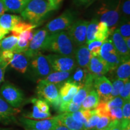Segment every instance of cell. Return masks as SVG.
<instances>
[{"label":"cell","instance_id":"7","mask_svg":"<svg viewBox=\"0 0 130 130\" xmlns=\"http://www.w3.org/2000/svg\"><path fill=\"white\" fill-rule=\"evenodd\" d=\"M37 94L40 98H42L51 104L58 100L59 95V88L61 84H54L47 82L43 79H39L37 82Z\"/></svg>","mask_w":130,"mask_h":130},{"label":"cell","instance_id":"44","mask_svg":"<svg viewBox=\"0 0 130 130\" xmlns=\"http://www.w3.org/2000/svg\"><path fill=\"white\" fill-rule=\"evenodd\" d=\"M71 113V116H72L73 119H74L75 121L83 123V124H84V125L87 123V119H86L85 117L83 116V115L82 112L81 111L80 109H79V110H78L77 111H75L73 112V113Z\"/></svg>","mask_w":130,"mask_h":130},{"label":"cell","instance_id":"34","mask_svg":"<svg viewBox=\"0 0 130 130\" xmlns=\"http://www.w3.org/2000/svg\"><path fill=\"white\" fill-rule=\"evenodd\" d=\"M122 21L119 27L118 28V30L121 34V35L124 39L130 37V24L129 19L123 18Z\"/></svg>","mask_w":130,"mask_h":130},{"label":"cell","instance_id":"2","mask_svg":"<svg viewBox=\"0 0 130 130\" xmlns=\"http://www.w3.org/2000/svg\"><path fill=\"white\" fill-rule=\"evenodd\" d=\"M75 45L67 32L63 31L50 34L43 50L63 56L74 57Z\"/></svg>","mask_w":130,"mask_h":130},{"label":"cell","instance_id":"38","mask_svg":"<svg viewBox=\"0 0 130 130\" xmlns=\"http://www.w3.org/2000/svg\"><path fill=\"white\" fill-rule=\"evenodd\" d=\"M96 114L101 116H108L109 108L107 104V102L100 101L98 106L95 108Z\"/></svg>","mask_w":130,"mask_h":130},{"label":"cell","instance_id":"11","mask_svg":"<svg viewBox=\"0 0 130 130\" xmlns=\"http://www.w3.org/2000/svg\"><path fill=\"white\" fill-rule=\"evenodd\" d=\"M31 59V66L32 69L38 77L45 78L54 71L46 56L40 53L35 55Z\"/></svg>","mask_w":130,"mask_h":130},{"label":"cell","instance_id":"16","mask_svg":"<svg viewBox=\"0 0 130 130\" xmlns=\"http://www.w3.org/2000/svg\"><path fill=\"white\" fill-rule=\"evenodd\" d=\"M87 69L89 73L96 76L104 75L109 72L107 63L100 56H91Z\"/></svg>","mask_w":130,"mask_h":130},{"label":"cell","instance_id":"20","mask_svg":"<svg viewBox=\"0 0 130 130\" xmlns=\"http://www.w3.org/2000/svg\"><path fill=\"white\" fill-rule=\"evenodd\" d=\"M56 118L70 130H85L84 124L75 121L70 113H60Z\"/></svg>","mask_w":130,"mask_h":130},{"label":"cell","instance_id":"33","mask_svg":"<svg viewBox=\"0 0 130 130\" xmlns=\"http://www.w3.org/2000/svg\"><path fill=\"white\" fill-rule=\"evenodd\" d=\"M102 42L94 40L93 41L86 43L87 48L90 51L92 56H99L100 54Z\"/></svg>","mask_w":130,"mask_h":130},{"label":"cell","instance_id":"12","mask_svg":"<svg viewBox=\"0 0 130 130\" xmlns=\"http://www.w3.org/2000/svg\"><path fill=\"white\" fill-rule=\"evenodd\" d=\"M93 87L98 94L100 101L108 102L112 98L111 83L105 76L95 75Z\"/></svg>","mask_w":130,"mask_h":130},{"label":"cell","instance_id":"14","mask_svg":"<svg viewBox=\"0 0 130 130\" xmlns=\"http://www.w3.org/2000/svg\"><path fill=\"white\" fill-rule=\"evenodd\" d=\"M19 122L23 127L31 128L37 130H53L54 127L57 123L58 120L56 117L52 119H46L40 121L21 117L19 118Z\"/></svg>","mask_w":130,"mask_h":130},{"label":"cell","instance_id":"50","mask_svg":"<svg viewBox=\"0 0 130 130\" xmlns=\"http://www.w3.org/2000/svg\"><path fill=\"white\" fill-rule=\"evenodd\" d=\"M9 32H10L9 31L2 28L1 27H0V40L3 39V38H4V37L6 36V35H7V34H9Z\"/></svg>","mask_w":130,"mask_h":130},{"label":"cell","instance_id":"56","mask_svg":"<svg viewBox=\"0 0 130 130\" xmlns=\"http://www.w3.org/2000/svg\"><path fill=\"white\" fill-rule=\"evenodd\" d=\"M0 130H15L12 129V128H0Z\"/></svg>","mask_w":130,"mask_h":130},{"label":"cell","instance_id":"46","mask_svg":"<svg viewBox=\"0 0 130 130\" xmlns=\"http://www.w3.org/2000/svg\"><path fill=\"white\" fill-rule=\"evenodd\" d=\"M8 65H9V63L5 61L0 57V86L4 81L5 72H6V70L7 69Z\"/></svg>","mask_w":130,"mask_h":130},{"label":"cell","instance_id":"4","mask_svg":"<svg viewBox=\"0 0 130 130\" xmlns=\"http://www.w3.org/2000/svg\"><path fill=\"white\" fill-rule=\"evenodd\" d=\"M0 96L9 104L14 108H19L25 100L22 90L8 82L4 83L1 86L0 88Z\"/></svg>","mask_w":130,"mask_h":130},{"label":"cell","instance_id":"27","mask_svg":"<svg viewBox=\"0 0 130 130\" xmlns=\"http://www.w3.org/2000/svg\"><path fill=\"white\" fill-rule=\"evenodd\" d=\"M18 40V37L13 35L0 40V51H6V50H10L13 51L17 44Z\"/></svg>","mask_w":130,"mask_h":130},{"label":"cell","instance_id":"28","mask_svg":"<svg viewBox=\"0 0 130 130\" xmlns=\"http://www.w3.org/2000/svg\"><path fill=\"white\" fill-rule=\"evenodd\" d=\"M88 73L89 71L87 69H84V68L80 67L77 68L75 71L74 74L73 75L72 78L69 79V80L78 84L80 86H82L84 85V81H85Z\"/></svg>","mask_w":130,"mask_h":130},{"label":"cell","instance_id":"6","mask_svg":"<svg viewBox=\"0 0 130 130\" xmlns=\"http://www.w3.org/2000/svg\"><path fill=\"white\" fill-rule=\"evenodd\" d=\"M75 21V14L69 10L65 11L46 24L45 29L50 34L63 31L71 27Z\"/></svg>","mask_w":130,"mask_h":130},{"label":"cell","instance_id":"36","mask_svg":"<svg viewBox=\"0 0 130 130\" xmlns=\"http://www.w3.org/2000/svg\"><path fill=\"white\" fill-rule=\"evenodd\" d=\"M91 111H92V115L87 120V123L84 125L85 130H93L95 128L98 122L100 119V116L96 114L95 109L91 110Z\"/></svg>","mask_w":130,"mask_h":130},{"label":"cell","instance_id":"17","mask_svg":"<svg viewBox=\"0 0 130 130\" xmlns=\"http://www.w3.org/2000/svg\"><path fill=\"white\" fill-rule=\"evenodd\" d=\"M81 86L68 79L60 84L59 88V95L63 102H70L74 95L77 93Z\"/></svg>","mask_w":130,"mask_h":130},{"label":"cell","instance_id":"48","mask_svg":"<svg viewBox=\"0 0 130 130\" xmlns=\"http://www.w3.org/2000/svg\"><path fill=\"white\" fill-rule=\"evenodd\" d=\"M112 125L110 130H122L121 121L119 120H113L111 121Z\"/></svg>","mask_w":130,"mask_h":130},{"label":"cell","instance_id":"31","mask_svg":"<svg viewBox=\"0 0 130 130\" xmlns=\"http://www.w3.org/2000/svg\"><path fill=\"white\" fill-rule=\"evenodd\" d=\"M37 25L31 24L30 22H26L23 21H21L14 26V28L11 31L12 35L18 37L19 34L22 31L26 30H32L37 27Z\"/></svg>","mask_w":130,"mask_h":130},{"label":"cell","instance_id":"54","mask_svg":"<svg viewBox=\"0 0 130 130\" xmlns=\"http://www.w3.org/2000/svg\"><path fill=\"white\" fill-rule=\"evenodd\" d=\"M125 41L126 45L127 46V48H128V50H130V37H128V38L124 39Z\"/></svg>","mask_w":130,"mask_h":130},{"label":"cell","instance_id":"40","mask_svg":"<svg viewBox=\"0 0 130 130\" xmlns=\"http://www.w3.org/2000/svg\"><path fill=\"white\" fill-rule=\"evenodd\" d=\"M120 14L123 16V18L128 19L130 15V0H125L120 5Z\"/></svg>","mask_w":130,"mask_h":130},{"label":"cell","instance_id":"32","mask_svg":"<svg viewBox=\"0 0 130 130\" xmlns=\"http://www.w3.org/2000/svg\"><path fill=\"white\" fill-rule=\"evenodd\" d=\"M23 117L28 119H31L43 120L50 118L51 117V115L50 112H48V113H43V112L40 111L39 110V108L36 105H34L33 108H32V111L31 113L24 114Z\"/></svg>","mask_w":130,"mask_h":130},{"label":"cell","instance_id":"52","mask_svg":"<svg viewBox=\"0 0 130 130\" xmlns=\"http://www.w3.org/2000/svg\"><path fill=\"white\" fill-rule=\"evenodd\" d=\"M5 12H6V11H5L4 4H3L2 0H0V16L2 15L3 14H4V13Z\"/></svg>","mask_w":130,"mask_h":130},{"label":"cell","instance_id":"9","mask_svg":"<svg viewBox=\"0 0 130 130\" xmlns=\"http://www.w3.org/2000/svg\"><path fill=\"white\" fill-rule=\"evenodd\" d=\"M50 33L45 28L39 29L34 32L32 39L30 42L28 50L24 53L30 58L43 50Z\"/></svg>","mask_w":130,"mask_h":130},{"label":"cell","instance_id":"29","mask_svg":"<svg viewBox=\"0 0 130 130\" xmlns=\"http://www.w3.org/2000/svg\"><path fill=\"white\" fill-rule=\"evenodd\" d=\"M98 21L96 18L92 19L90 22H89L86 31V43H88L89 42L95 40L96 32L97 31Z\"/></svg>","mask_w":130,"mask_h":130},{"label":"cell","instance_id":"47","mask_svg":"<svg viewBox=\"0 0 130 130\" xmlns=\"http://www.w3.org/2000/svg\"><path fill=\"white\" fill-rule=\"evenodd\" d=\"M14 55V52L10 50H6V51H0V57L3 58L5 61H6L7 63L10 62L11 60L12 59Z\"/></svg>","mask_w":130,"mask_h":130},{"label":"cell","instance_id":"21","mask_svg":"<svg viewBox=\"0 0 130 130\" xmlns=\"http://www.w3.org/2000/svg\"><path fill=\"white\" fill-rule=\"evenodd\" d=\"M30 0H2L5 11L21 13Z\"/></svg>","mask_w":130,"mask_h":130},{"label":"cell","instance_id":"13","mask_svg":"<svg viewBox=\"0 0 130 130\" xmlns=\"http://www.w3.org/2000/svg\"><path fill=\"white\" fill-rule=\"evenodd\" d=\"M20 112L18 108L11 106L0 96V123L4 125L16 123V117Z\"/></svg>","mask_w":130,"mask_h":130},{"label":"cell","instance_id":"39","mask_svg":"<svg viewBox=\"0 0 130 130\" xmlns=\"http://www.w3.org/2000/svg\"><path fill=\"white\" fill-rule=\"evenodd\" d=\"M108 117H109L111 121L116 119L121 121L123 119L122 108L115 107V108H113L110 109L109 113H108Z\"/></svg>","mask_w":130,"mask_h":130},{"label":"cell","instance_id":"26","mask_svg":"<svg viewBox=\"0 0 130 130\" xmlns=\"http://www.w3.org/2000/svg\"><path fill=\"white\" fill-rule=\"evenodd\" d=\"M111 34V30L107 24L105 22L100 21L98 22V29L96 32L95 40L103 42L108 38Z\"/></svg>","mask_w":130,"mask_h":130},{"label":"cell","instance_id":"42","mask_svg":"<svg viewBox=\"0 0 130 130\" xmlns=\"http://www.w3.org/2000/svg\"><path fill=\"white\" fill-rule=\"evenodd\" d=\"M120 97L123 99L124 100H130V82L129 79L125 81L124 86H123L122 90L119 94Z\"/></svg>","mask_w":130,"mask_h":130},{"label":"cell","instance_id":"35","mask_svg":"<svg viewBox=\"0 0 130 130\" xmlns=\"http://www.w3.org/2000/svg\"><path fill=\"white\" fill-rule=\"evenodd\" d=\"M125 81L122 80L120 79H115L112 83L111 86H112V90H111V96L112 98L117 96L119 95V94L121 93V91L122 90L123 86H124Z\"/></svg>","mask_w":130,"mask_h":130},{"label":"cell","instance_id":"41","mask_svg":"<svg viewBox=\"0 0 130 130\" xmlns=\"http://www.w3.org/2000/svg\"><path fill=\"white\" fill-rule=\"evenodd\" d=\"M124 100L120 97L119 96H117L111 98L109 101L107 102V104L109 109L115 108V107H119L122 108V105L124 103Z\"/></svg>","mask_w":130,"mask_h":130},{"label":"cell","instance_id":"3","mask_svg":"<svg viewBox=\"0 0 130 130\" xmlns=\"http://www.w3.org/2000/svg\"><path fill=\"white\" fill-rule=\"evenodd\" d=\"M100 20L105 22L111 32L120 19V3L118 1H109L104 3L98 11Z\"/></svg>","mask_w":130,"mask_h":130},{"label":"cell","instance_id":"23","mask_svg":"<svg viewBox=\"0 0 130 130\" xmlns=\"http://www.w3.org/2000/svg\"><path fill=\"white\" fill-rule=\"evenodd\" d=\"M100 101L98 94L95 89H93L87 94L81 103V109L93 110L95 109Z\"/></svg>","mask_w":130,"mask_h":130},{"label":"cell","instance_id":"37","mask_svg":"<svg viewBox=\"0 0 130 130\" xmlns=\"http://www.w3.org/2000/svg\"><path fill=\"white\" fill-rule=\"evenodd\" d=\"M31 101L34 105H36L40 111L43 113H48L50 112V105L48 102L43 100V99H37L32 98Z\"/></svg>","mask_w":130,"mask_h":130},{"label":"cell","instance_id":"5","mask_svg":"<svg viewBox=\"0 0 130 130\" xmlns=\"http://www.w3.org/2000/svg\"><path fill=\"white\" fill-rule=\"evenodd\" d=\"M100 56L106 61L110 72L115 71L123 61L116 51L111 40L108 39L102 42Z\"/></svg>","mask_w":130,"mask_h":130},{"label":"cell","instance_id":"8","mask_svg":"<svg viewBox=\"0 0 130 130\" xmlns=\"http://www.w3.org/2000/svg\"><path fill=\"white\" fill-rule=\"evenodd\" d=\"M54 71L72 72L77 66L75 57L60 54H49L46 56Z\"/></svg>","mask_w":130,"mask_h":130},{"label":"cell","instance_id":"57","mask_svg":"<svg viewBox=\"0 0 130 130\" xmlns=\"http://www.w3.org/2000/svg\"><path fill=\"white\" fill-rule=\"evenodd\" d=\"M24 128L25 130H37V129H34V128H27V127H24Z\"/></svg>","mask_w":130,"mask_h":130},{"label":"cell","instance_id":"15","mask_svg":"<svg viewBox=\"0 0 130 130\" xmlns=\"http://www.w3.org/2000/svg\"><path fill=\"white\" fill-rule=\"evenodd\" d=\"M111 41L122 60H129V51L126 46L124 38L119 33L118 28L111 32Z\"/></svg>","mask_w":130,"mask_h":130},{"label":"cell","instance_id":"51","mask_svg":"<svg viewBox=\"0 0 130 130\" xmlns=\"http://www.w3.org/2000/svg\"><path fill=\"white\" fill-rule=\"evenodd\" d=\"M79 4H88L93 1V0H75Z\"/></svg>","mask_w":130,"mask_h":130},{"label":"cell","instance_id":"59","mask_svg":"<svg viewBox=\"0 0 130 130\" xmlns=\"http://www.w3.org/2000/svg\"><path fill=\"white\" fill-rule=\"evenodd\" d=\"M61 1H62V0H61Z\"/></svg>","mask_w":130,"mask_h":130},{"label":"cell","instance_id":"45","mask_svg":"<svg viewBox=\"0 0 130 130\" xmlns=\"http://www.w3.org/2000/svg\"><path fill=\"white\" fill-rule=\"evenodd\" d=\"M129 100H125L124 103L122 105V115L123 119H130V101Z\"/></svg>","mask_w":130,"mask_h":130},{"label":"cell","instance_id":"55","mask_svg":"<svg viewBox=\"0 0 130 130\" xmlns=\"http://www.w3.org/2000/svg\"><path fill=\"white\" fill-rule=\"evenodd\" d=\"M111 125H112V123H111V121L110 123H109V125H108L107 126V127L103 128V129H100V130H110V129H111Z\"/></svg>","mask_w":130,"mask_h":130},{"label":"cell","instance_id":"19","mask_svg":"<svg viewBox=\"0 0 130 130\" xmlns=\"http://www.w3.org/2000/svg\"><path fill=\"white\" fill-rule=\"evenodd\" d=\"M91 54L87 45L84 44L78 46L75 49L74 54L76 63L80 68L87 69L90 62Z\"/></svg>","mask_w":130,"mask_h":130},{"label":"cell","instance_id":"53","mask_svg":"<svg viewBox=\"0 0 130 130\" xmlns=\"http://www.w3.org/2000/svg\"><path fill=\"white\" fill-rule=\"evenodd\" d=\"M49 1H51V2L57 8H58V7H59L60 3L62 1L61 0H49Z\"/></svg>","mask_w":130,"mask_h":130},{"label":"cell","instance_id":"25","mask_svg":"<svg viewBox=\"0 0 130 130\" xmlns=\"http://www.w3.org/2000/svg\"><path fill=\"white\" fill-rule=\"evenodd\" d=\"M116 77L118 79L126 81L130 77V60H123L115 69Z\"/></svg>","mask_w":130,"mask_h":130},{"label":"cell","instance_id":"49","mask_svg":"<svg viewBox=\"0 0 130 130\" xmlns=\"http://www.w3.org/2000/svg\"><path fill=\"white\" fill-rule=\"evenodd\" d=\"M53 130H70V129L69 128L66 127V126L63 125V124H61V123L60 122H58V121L57 123L56 126L54 127Z\"/></svg>","mask_w":130,"mask_h":130},{"label":"cell","instance_id":"24","mask_svg":"<svg viewBox=\"0 0 130 130\" xmlns=\"http://www.w3.org/2000/svg\"><path fill=\"white\" fill-rule=\"evenodd\" d=\"M71 72L65 71H53L45 78L44 80L54 84H60L69 79Z\"/></svg>","mask_w":130,"mask_h":130},{"label":"cell","instance_id":"1","mask_svg":"<svg viewBox=\"0 0 130 130\" xmlns=\"http://www.w3.org/2000/svg\"><path fill=\"white\" fill-rule=\"evenodd\" d=\"M57 9L49 0H30L21 14L24 20L38 25L52 11Z\"/></svg>","mask_w":130,"mask_h":130},{"label":"cell","instance_id":"22","mask_svg":"<svg viewBox=\"0 0 130 130\" xmlns=\"http://www.w3.org/2000/svg\"><path fill=\"white\" fill-rule=\"evenodd\" d=\"M22 21L21 16L10 14H3L0 16V27L8 31H12L18 23Z\"/></svg>","mask_w":130,"mask_h":130},{"label":"cell","instance_id":"10","mask_svg":"<svg viewBox=\"0 0 130 130\" xmlns=\"http://www.w3.org/2000/svg\"><path fill=\"white\" fill-rule=\"evenodd\" d=\"M89 21L78 20L74 21L68 29V34L75 46H80L86 43V31Z\"/></svg>","mask_w":130,"mask_h":130},{"label":"cell","instance_id":"43","mask_svg":"<svg viewBox=\"0 0 130 130\" xmlns=\"http://www.w3.org/2000/svg\"><path fill=\"white\" fill-rule=\"evenodd\" d=\"M111 121V120L108 116H101L93 130H100L107 127Z\"/></svg>","mask_w":130,"mask_h":130},{"label":"cell","instance_id":"18","mask_svg":"<svg viewBox=\"0 0 130 130\" xmlns=\"http://www.w3.org/2000/svg\"><path fill=\"white\" fill-rule=\"evenodd\" d=\"M31 58L24 53H14L13 57L9 64L11 67L22 74H25Z\"/></svg>","mask_w":130,"mask_h":130},{"label":"cell","instance_id":"30","mask_svg":"<svg viewBox=\"0 0 130 130\" xmlns=\"http://www.w3.org/2000/svg\"><path fill=\"white\" fill-rule=\"evenodd\" d=\"M93 89H94L92 88L90 86L86 85V84H84V85H83L79 89L77 93L74 95V97H73L72 101L76 104H81V103L83 101V100L86 97V96L87 95V94H88L91 90H93Z\"/></svg>","mask_w":130,"mask_h":130},{"label":"cell","instance_id":"58","mask_svg":"<svg viewBox=\"0 0 130 130\" xmlns=\"http://www.w3.org/2000/svg\"><path fill=\"white\" fill-rule=\"evenodd\" d=\"M122 130H130V125L126 126V127L124 128H123V129H122Z\"/></svg>","mask_w":130,"mask_h":130}]
</instances>
